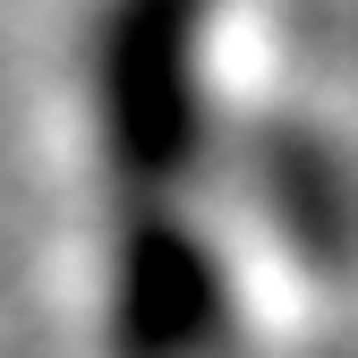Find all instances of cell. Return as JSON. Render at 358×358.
<instances>
[{
  "instance_id": "obj_2",
  "label": "cell",
  "mask_w": 358,
  "mask_h": 358,
  "mask_svg": "<svg viewBox=\"0 0 358 358\" xmlns=\"http://www.w3.org/2000/svg\"><path fill=\"white\" fill-rule=\"evenodd\" d=\"M222 341V273L196 231L137 213L103 273V350L111 358H205Z\"/></svg>"
},
{
  "instance_id": "obj_1",
  "label": "cell",
  "mask_w": 358,
  "mask_h": 358,
  "mask_svg": "<svg viewBox=\"0 0 358 358\" xmlns=\"http://www.w3.org/2000/svg\"><path fill=\"white\" fill-rule=\"evenodd\" d=\"M205 17L213 0H103L85 26V111L103 171L162 196L205 137Z\"/></svg>"
}]
</instances>
